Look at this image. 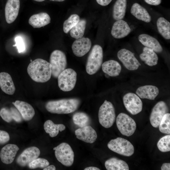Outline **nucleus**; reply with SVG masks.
<instances>
[{
  "label": "nucleus",
  "mask_w": 170,
  "mask_h": 170,
  "mask_svg": "<svg viewBox=\"0 0 170 170\" xmlns=\"http://www.w3.org/2000/svg\"><path fill=\"white\" fill-rule=\"evenodd\" d=\"M50 0L51 1H56V2H62L65 1V0Z\"/></svg>",
  "instance_id": "obj_45"
},
{
  "label": "nucleus",
  "mask_w": 170,
  "mask_h": 170,
  "mask_svg": "<svg viewBox=\"0 0 170 170\" xmlns=\"http://www.w3.org/2000/svg\"><path fill=\"white\" fill-rule=\"evenodd\" d=\"M0 116L4 121L8 123L13 120L20 123L23 120L20 113L15 107L2 108L0 110Z\"/></svg>",
  "instance_id": "obj_21"
},
{
  "label": "nucleus",
  "mask_w": 170,
  "mask_h": 170,
  "mask_svg": "<svg viewBox=\"0 0 170 170\" xmlns=\"http://www.w3.org/2000/svg\"><path fill=\"white\" fill-rule=\"evenodd\" d=\"M136 93L142 99L154 100L159 93L158 88L151 85H146L139 87Z\"/></svg>",
  "instance_id": "obj_22"
},
{
  "label": "nucleus",
  "mask_w": 170,
  "mask_h": 170,
  "mask_svg": "<svg viewBox=\"0 0 170 170\" xmlns=\"http://www.w3.org/2000/svg\"><path fill=\"white\" fill-rule=\"evenodd\" d=\"M156 26L159 34L164 39H170V23L164 17H159L156 21Z\"/></svg>",
  "instance_id": "obj_30"
},
{
  "label": "nucleus",
  "mask_w": 170,
  "mask_h": 170,
  "mask_svg": "<svg viewBox=\"0 0 170 170\" xmlns=\"http://www.w3.org/2000/svg\"><path fill=\"white\" fill-rule=\"evenodd\" d=\"M58 85L59 88L65 92L70 91L74 88L77 79L76 72L71 68L65 69L58 76Z\"/></svg>",
  "instance_id": "obj_8"
},
{
  "label": "nucleus",
  "mask_w": 170,
  "mask_h": 170,
  "mask_svg": "<svg viewBox=\"0 0 170 170\" xmlns=\"http://www.w3.org/2000/svg\"><path fill=\"white\" fill-rule=\"evenodd\" d=\"M19 150L18 146L13 144H8L4 146L0 152V157L4 164H9L13 162Z\"/></svg>",
  "instance_id": "obj_18"
},
{
  "label": "nucleus",
  "mask_w": 170,
  "mask_h": 170,
  "mask_svg": "<svg viewBox=\"0 0 170 170\" xmlns=\"http://www.w3.org/2000/svg\"><path fill=\"white\" fill-rule=\"evenodd\" d=\"M170 114H165L162 118L159 125V129L162 133H170Z\"/></svg>",
  "instance_id": "obj_35"
},
{
  "label": "nucleus",
  "mask_w": 170,
  "mask_h": 170,
  "mask_svg": "<svg viewBox=\"0 0 170 170\" xmlns=\"http://www.w3.org/2000/svg\"><path fill=\"white\" fill-rule=\"evenodd\" d=\"M86 23V20H80L76 25L70 30L71 37L76 39L82 37L84 33Z\"/></svg>",
  "instance_id": "obj_32"
},
{
  "label": "nucleus",
  "mask_w": 170,
  "mask_h": 170,
  "mask_svg": "<svg viewBox=\"0 0 170 170\" xmlns=\"http://www.w3.org/2000/svg\"><path fill=\"white\" fill-rule=\"evenodd\" d=\"M0 87L2 90L9 95L14 94L15 88L10 75L8 73H0Z\"/></svg>",
  "instance_id": "obj_23"
},
{
  "label": "nucleus",
  "mask_w": 170,
  "mask_h": 170,
  "mask_svg": "<svg viewBox=\"0 0 170 170\" xmlns=\"http://www.w3.org/2000/svg\"><path fill=\"white\" fill-rule=\"evenodd\" d=\"M127 0H117L113 9L112 17L116 20H122L126 14L127 8Z\"/></svg>",
  "instance_id": "obj_28"
},
{
  "label": "nucleus",
  "mask_w": 170,
  "mask_h": 170,
  "mask_svg": "<svg viewBox=\"0 0 170 170\" xmlns=\"http://www.w3.org/2000/svg\"><path fill=\"white\" fill-rule=\"evenodd\" d=\"M27 72L34 81L37 82H45L51 77V65L49 62L44 60L37 59L29 64Z\"/></svg>",
  "instance_id": "obj_1"
},
{
  "label": "nucleus",
  "mask_w": 170,
  "mask_h": 170,
  "mask_svg": "<svg viewBox=\"0 0 170 170\" xmlns=\"http://www.w3.org/2000/svg\"><path fill=\"white\" fill-rule=\"evenodd\" d=\"M75 132L77 139L87 143H94L97 137L96 131L90 125L78 128Z\"/></svg>",
  "instance_id": "obj_16"
},
{
  "label": "nucleus",
  "mask_w": 170,
  "mask_h": 170,
  "mask_svg": "<svg viewBox=\"0 0 170 170\" xmlns=\"http://www.w3.org/2000/svg\"><path fill=\"white\" fill-rule=\"evenodd\" d=\"M91 45V41L89 38L82 37L76 39L72 43L71 48L74 54L81 57L89 52Z\"/></svg>",
  "instance_id": "obj_14"
},
{
  "label": "nucleus",
  "mask_w": 170,
  "mask_h": 170,
  "mask_svg": "<svg viewBox=\"0 0 170 170\" xmlns=\"http://www.w3.org/2000/svg\"><path fill=\"white\" fill-rule=\"evenodd\" d=\"M80 103L77 98L62 99L48 102L45 107L49 112L57 114H67L76 110Z\"/></svg>",
  "instance_id": "obj_2"
},
{
  "label": "nucleus",
  "mask_w": 170,
  "mask_h": 170,
  "mask_svg": "<svg viewBox=\"0 0 170 170\" xmlns=\"http://www.w3.org/2000/svg\"><path fill=\"white\" fill-rule=\"evenodd\" d=\"M103 50L101 47L94 45L88 58L86 65V71L90 75L96 73L100 68L103 62Z\"/></svg>",
  "instance_id": "obj_3"
},
{
  "label": "nucleus",
  "mask_w": 170,
  "mask_h": 170,
  "mask_svg": "<svg viewBox=\"0 0 170 170\" xmlns=\"http://www.w3.org/2000/svg\"><path fill=\"white\" fill-rule=\"evenodd\" d=\"M49 15L45 12H41L34 14L29 19V23L34 28H40L50 22Z\"/></svg>",
  "instance_id": "obj_24"
},
{
  "label": "nucleus",
  "mask_w": 170,
  "mask_h": 170,
  "mask_svg": "<svg viewBox=\"0 0 170 170\" xmlns=\"http://www.w3.org/2000/svg\"><path fill=\"white\" fill-rule=\"evenodd\" d=\"M170 135L163 137L158 141L157 146L159 150L162 152L170 151Z\"/></svg>",
  "instance_id": "obj_36"
},
{
  "label": "nucleus",
  "mask_w": 170,
  "mask_h": 170,
  "mask_svg": "<svg viewBox=\"0 0 170 170\" xmlns=\"http://www.w3.org/2000/svg\"><path fill=\"white\" fill-rule=\"evenodd\" d=\"M80 17L76 14H72L64 22L63 30L65 33H68L70 30L79 22Z\"/></svg>",
  "instance_id": "obj_34"
},
{
  "label": "nucleus",
  "mask_w": 170,
  "mask_h": 170,
  "mask_svg": "<svg viewBox=\"0 0 170 170\" xmlns=\"http://www.w3.org/2000/svg\"><path fill=\"white\" fill-rule=\"evenodd\" d=\"M49 164V162L46 159L37 158L31 162L28 165V166L30 169L37 168H44L48 166Z\"/></svg>",
  "instance_id": "obj_37"
},
{
  "label": "nucleus",
  "mask_w": 170,
  "mask_h": 170,
  "mask_svg": "<svg viewBox=\"0 0 170 170\" xmlns=\"http://www.w3.org/2000/svg\"><path fill=\"white\" fill-rule=\"evenodd\" d=\"M117 128L122 134L127 136L132 135L136 129L134 120L127 114L121 113L116 119Z\"/></svg>",
  "instance_id": "obj_9"
},
{
  "label": "nucleus",
  "mask_w": 170,
  "mask_h": 170,
  "mask_svg": "<svg viewBox=\"0 0 170 170\" xmlns=\"http://www.w3.org/2000/svg\"><path fill=\"white\" fill-rule=\"evenodd\" d=\"M98 118L100 124L105 128H109L116 120L114 107L111 103L105 100L99 108Z\"/></svg>",
  "instance_id": "obj_4"
},
{
  "label": "nucleus",
  "mask_w": 170,
  "mask_h": 170,
  "mask_svg": "<svg viewBox=\"0 0 170 170\" xmlns=\"http://www.w3.org/2000/svg\"><path fill=\"white\" fill-rule=\"evenodd\" d=\"M139 57L143 61L149 66L155 65L158 63V58L156 53L152 49L146 47L144 48Z\"/></svg>",
  "instance_id": "obj_27"
},
{
  "label": "nucleus",
  "mask_w": 170,
  "mask_h": 170,
  "mask_svg": "<svg viewBox=\"0 0 170 170\" xmlns=\"http://www.w3.org/2000/svg\"><path fill=\"white\" fill-rule=\"evenodd\" d=\"M147 3L152 5L157 6L160 4L162 0H144Z\"/></svg>",
  "instance_id": "obj_40"
},
{
  "label": "nucleus",
  "mask_w": 170,
  "mask_h": 170,
  "mask_svg": "<svg viewBox=\"0 0 170 170\" xmlns=\"http://www.w3.org/2000/svg\"><path fill=\"white\" fill-rule=\"evenodd\" d=\"M12 103L19 111L25 121H30L34 116L35 111L34 109L29 103L19 100H16Z\"/></svg>",
  "instance_id": "obj_19"
},
{
  "label": "nucleus",
  "mask_w": 170,
  "mask_h": 170,
  "mask_svg": "<svg viewBox=\"0 0 170 170\" xmlns=\"http://www.w3.org/2000/svg\"><path fill=\"white\" fill-rule=\"evenodd\" d=\"M40 151L36 147L31 146L25 149L16 159L17 163L22 167L28 165L39 156Z\"/></svg>",
  "instance_id": "obj_13"
},
{
  "label": "nucleus",
  "mask_w": 170,
  "mask_h": 170,
  "mask_svg": "<svg viewBox=\"0 0 170 170\" xmlns=\"http://www.w3.org/2000/svg\"><path fill=\"white\" fill-rule=\"evenodd\" d=\"M15 44L13 46L16 47L19 53L23 52L25 50L26 46L24 40L20 36L16 37L14 38Z\"/></svg>",
  "instance_id": "obj_38"
},
{
  "label": "nucleus",
  "mask_w": 170,
  "mask_h": 170,
  "mask_svg": "<svg viewBox=\"0 0 170 170\" xmlns=\"http://www.w3.org/2000/svg\"><path fill=\"white\" fill-rule=\"evenodd\" d=\"M168 108L163 101L157 103L153 107L150 116V122L152 126L155 128L159 127L164 115L168 112Z\"/></svg>",
  "instance_id": "obj_12"
},
{
  "label": "nucleus",
  "mask_w": 170,
  "mask_h": 170,
  "mask_svg": "<svg viewBox=\"0 0 170 170\" xmlns=\"http://www.w3.org/2000/svg\"><path fill=\"white\" fill-rule=\"evenodd\" d=\"M84 170H100V169L99 168L95 167H89L85 168L84 169Z\"/></svg>",
  "instance_id": "obj_44"
},
{
  "label": "nucleus",
  "mask_w": 170,
  "mask_h": 170,
  "mask_svg": "<svg viewBox=\"0 0 170 170\" xmlns=\"http://www.w3.org/2000/svg\"><path fill=\"white\" fill-rule=\"evenodd\" d=\"M162 170H170V163H165L162 164L161 167Z\"/></svg>",
  "instance_id": "obj_42"
},
{
  "label": "nucleus",
  "mask_w": 170,
  "mask_h": 170,
  "mask_svg": "<svg viewBox=\"0 0 170 170\" xmlns=\"http://www.w3.org/2000/svg\"><path fill=\"white\" fill-rule=\"evenodd\" d=\"M10 139L9 134L6 131L0 130V144L7 143Z\"/></svg>",
  "instance_id": "obj_39"
},
{
  "label": "nucleus",
  "mask_w": 170,
  "mask_h": 170,
  "mask_svg": "<svg viewBox=\"0 0 170 170\" xmlns=\"http://www.w3.org/2000/svg\"><path fill=\"white\" fill-rule=\"evenodd\" d=\"M130 12L137 19L146 23H149L151 20V17L147 10L137 3L132 5Z\"/></svg>",
  "instance_id": "obj_25"
},
{
  "label": "nucleus",
  "mask_w": 170,
  "mask_h": 170,
  "mask_svg": "<svg viewBox=\"0 0 170 170\" xmlns=\"http://www.w3.org/2000/svg\"><path fill=\"white\" fill-rule=\"evenodd\" d=\"M20 8V0H8L5 8L6 22L11 24L17 18Z\"/></svg>",
  "instance_id": "obj_17"
},
{
  "label": "nucleus",
  "mask_w": 170,
  "mask_h": 170,
  "mask_svg": "<svg viewBox=\"0 0 170 170\" xmlns=\"http://www.w3.org/2000/svg\"><path fill=\"white\" fill-rule=\"evenodd\" d=\"M43 170H55L56 167L54 165H50L48 166L45 168H43Z\"/></svg>",
  "instance_id": "obj_43"
},
{
  "label": "nucleus",
  "mask_w": 170,
  "mask_h": 170,
  "mask_svg": "<svg viewBox=\"0 0 170 170\" xmlns=\"http://www.w3.org/2000/svg\"><path fill=\"white\" fill-rule=\"evenodd\" d=\"M131 31V28L128 23L123 20H120L114 23L111 33L114 38L121 39L127 37Z\"/></svg>",
  "instance_id": "obj_15"
},
{
  "label": "nucleus",
  "mask_w": 170,
  "mask_h": 170,
  "mask_svg": "<svg viewBox=\"0 0 170 170\" xmlns=\"http://www.w3.org/2000/svg\"><path fill=\"white\" fill-rule=\"evenodd\" d=\"M107 146L112 151L125 156H131L134 152V147L130 142L121 137L111 140Z\"/></svg>",
  "instance_id": "obj_5"
},
{
  "label": "nucleus",
  "mask_w": 170,
  "mask_h": 170,
  "mask_svg": "<svg viewBox=\"0 0 170 170\" xmlns=\"http://www.w3.org/2000/svg\"><path fill=\"white\" fill-rule=\"evenodd\" d=\"M33 0L35 1H37V2H42L44 1L45 0Z\"/></svg>",
  "instance_id": "obj_46"
},
{
  "label": "nucleus",
  "mask_w": 170,
  "mask_h": 170,
  "mask_svg": "<svg viewBox=\"0 0 170 170\" xmlns=\"http://www.w3.org/2000/svg\"><path fill=\"white\" fill-rule=\"evenodd\" d=\"M101 65L104 72L110 76H118L121 71V65L117 61L114 60L106 61L102 64Z\"/></svg>",
  "instance_id": "obj_26"
},
{
  "label": "nucleus",
  "mask_w": 170,
  "mask_h": 170,
  "mask_svg": "<svg viewBox=\"0 0 170 170\" xmlns=\"http://www.w3.org/2000/svg\"><path fill=\"white\" fill-rule=\"evenodd\" d=\"M117 56L124 66L129 70H136L141 65L135 56L134 54L128 49H120L117 53Z\"/></svg>",
  "instance_id": "obj_11"
},
{
  "label": "nucleus",
  "mask_w": 170,
  "mask_h": 170,
  "mask_svg": "<svg viewBox=\"0 0 170 170\" xmlns=\"http://www.w3.org/2000/svg\"><path fill=\"white\" fill-rule=\"evenodd\" d=\"M107 170H128L129 168L124 161L116 157H112L106 160L105 163Z\"/></svg>",
  "instance_id": "obj_29"
},
{
  "label": "nucleus",
  "mask_w": 170,
  "mask_h": 170,
  "mask_svg": "<svg viewBox=\"0 0 170 170\" xmlns=\"http://www.w3.org/2000/svg\"><path fill=\"white\" fill-rule=\"evenodd\" d=\"M57 159L66 167L72 165L74 161V152L71 146L66 143H62L53 148Z\"/></svg>",
  "instance_id": "obj_7"
},
{
  "label": "nucleus",
  "mask_w": 170,
  "mask_h": 170,
  "mask_svg": "<svg viewBox=\"0 0 170 170\" xmlns=\"http://www.w3.org/2000/svg\"><path fill=\"white\" fill-rule=\"evenodd\" d=\"M74 123L81 128L88 125L90 123V118L86 113L79 112L75 113L72 117Z\"/></svg>",
  "instance_id": "obj_33"
},
{
  "label": "nucleus",
  "mask_w": 170,
  "mask_h": 170,
  "mask_svg": "<svg viewBox=\"0 0 170 170\" xmlns=\"http://www.w3.org/2000/svg\"><path fill=\"white\" fill-rule=\"evenodd\" d=\"M138 40L145 47L152 49L156 53H161L163 51V48L158 40L148 34L139 35Z\"/></svg>",
  "instance_id": "obj_20"
},
{
  "label": "nucleus",
  "mask_w": 170,
  "mask_h": 170,
  "mask_svg": "<svg viewBox=\"0 0 170 170\" xmlns=\"http://www.w3.org/2000/svg\"><path fill=\"white\" fill-rule=\"evenodd\" d=\"M98 3L102 6H106L108 5L112 0H96Z\"/></svg>",
  "instance_id": "obj_41"
},
{
  "label": "nucleus",
  "mask_w": 170,
  "mask_h": 170,
  "mask_svg": "<svg viewBox=\"0 0 170 170\" xmlns=\"http://www.w3.org/2000/svg\"><path fill=\"white\" fill-rule=\"evenodd\" d=\"M65 126L62 124H55L51 120L46 121L44 124V129L45 132L48 133L51 137H56L59 131L62 132L65 130Z\"/></svg>",
  "instance_id": "obj_31"
},
{
  "label": "nucleus",
  "mask_w": 170,
  "mask_h": 170,
  "mask_svg": "<svg viewBox=\"0 0 170 170\" xmlns=\"http://www.w3.org/2000/svg\"><path fill=\"white\" fill-rule=\"evenodd\" d=\"M123 101L126 109L132 115H136L142 110V102L139 97L134 93H127L124 96Z\"/></svg>",
  "instance_id": "obj_10"
},
{
  "label": "nucleus",
  "mask_w": 170,
  "mask_h": 170,
  "mask_svg": "<svg viewBox=\"0 0 170 170\" xmlns=\"http://www.w3.org/2000/svg\"><path fill=\"white\" fill-rule=\"evenodd\" d=\"M49 63L51 65L52 75L57 78L59 74L67 66V61L65 54L59 50H55L51 53Z\"/></svg>",
  "instance_id": "obj_6"
}]
</instances>
